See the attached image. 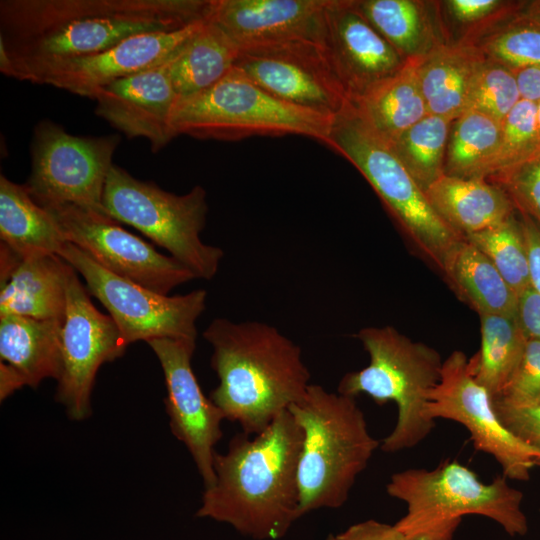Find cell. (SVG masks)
Returning a JSON list of instances; mask_svg holds the SVG:
<instances>
[{"mask_svg":"<svg viewBox=\"0 0 540 540\" xmlns=\"http://www.w3.org/2000/svg\"><path fill=\"white\" fill-rule=\"evenodd\" d=\"M212 0H2L0 70L25 80L64 60L105 51L132 36L207 19Z\"/></svg>","mask_w":540,"mask_h":540,"instance_id":"6da1fadb","label":"cell"},{"mask_svg":"<svg viewBox=\"0 0 540 540\" xmlns=\"http://www.w3.org/2000/svg\"><path fill=\"white\" fill-rule=\"evenodd\" d=\"M302 441L303 432L288 410L256 435H235L225 453L215 452L216 479L205 488L196 516L227 523L256 540L284 537L301 517Z\"/></svg>","mask_w":540,"mask_h":540,"instance_id":"7a4b0ae2","label":"cell"},{"mask_svg":"<svg viewBox=\"0 0 540 540\" xmlns=\"http://www.w3.org/2000/svg\"><path fill=\"white\" fill-rule=\"evenodd\" d=\"M203 338L219 379L209 398L248 435L265 430L312 384L299 345L271 324L219 317Z\"/></svg>","mask_w":540,"mask_h":540,"instance_id":"3957f363","label":"cell"},{"mask_svg":"<svg viewBox=\"0 0 540 540\" xmlns=\"http://www.w3.org/2000/svg\"><path fill=\"white\" fill-rule=\"evenodd\" d=\"M288 411L303 432L298 464L300 516L343 506L380 447L355 397L311 384Z\"/></svg>","mask_w":540,"mask_h":540,"instance_id":"277c9868","label":"cell"},{"mask_svg":"<svg viewBox=\"0 0 540 540\" xmlns=\"http://www.w3.org/2000/svg\"><path fill=\"white\" fill-rule=\"evenodd\" d=\"M386 491L407 506L394 525L408 540H453L467 515L487 517L513 537L528 532L523 493L503 475L484 483L457 460H445L433 469L395 472Z\"/></svg>","mask_w":540,"mask_h":540,"instance_id":"5b68a950","label":"cell"},{"mask_svg":"<svg viewBox=\"0 0 540 540\" xmlns=\"http://www.w3.org/2000/svg\"><path fill=\"white\" fill-rule=\"evenodd\" d=\"M355 336L370 362L361 370L346 373L337 392L351 397L366 394L379 405L389 401L396 404L397 421L380 443L383 452L396 453L417 446L435 427L425 409L427 393L440 380V353L389 325L364 327Z\"/></svg>","mask_w":540,"mask_h":540,"instance_id":"8992f818","label":"cell"},{"mask_svg":"<svg viewBox=\"0 0 540 540\" xmlns=\"http://www.w3.org/2000/svg\"><path fill=\"white\" fill-rule=\"evenodd\" d=\"M325 144L364 176L403 234L442 273L451 251L464 237L436 213L390 143L351 102L334 117Z\"/></svg>","mask_w":540,"mask_h":540,"instance_id":"52a82bcc","label":"cell"},{"mask_svg":"<svg viewBox=\"0 0 540 540\" xmlns=\"http://www.w3.org/2000/svg\"><path fill=\"white\" fill-rule=\"evenodd\" d=\"M333 120L272 96L234 67L210 88L178 100L172 128L176 136L199 139L291 134L325 144Z\"/></svg>","mask_w":540,"mask_h":540,"instance_id":"ba28073f","label":"cell"},{"mask_svg":"<svg viewBox=\"0 0 540 540\" xmlns=\"http://www.w3.org/2000/svg\"><path fill=\"white\" fill-rule=\"evenodd\" d=\"M106 213L126 223L187 267L196 278L212 279L224 252L200 238L208 213L206 191L201 186L176 195L152 182L131 176L123 168L111 167L103 194Z\"/></svg>","mask_w":540,"mask_h":540,"instance_id":"9c48e42d","label":"cell"},{"mask_svg":"<svg viewBox=\"0 0 540 540\" xmlns=\"http://www.w3.org/2000/svg\"><path fill=\"white\" fill-rule=\"evenodd\" d=\"M58 255L83 277L89 294L108 310L127 346L155 338L197 340L196 322L206 309V290L174 296L156 293L109 272L69 242Z\"/></svg>","mask_w":540,"mask_h":540,"instance_id":"30bf717a","label":"cell"},{"mask_svg":"<svg viewBox=\"0 0 540 540\" xmlns=\"http://www.w3.org/2000/svg\"><path fill=\"white\" fill-rule=\"evenodd\" d=\"M119 141V135L75 136L43 120L35 127L32 169L24 186L42 207L72 204L109 216L103 194Z\"/></svg>","mask_w":540,"mask_h":540,"instance_id":"8fae6325","label":"cell"},{"mask_svg":"<svg viewBox=\"0 0 540 540\" xmlns=\"http://www.w3.org/2000/svg\"><path fill=\"white\" fill-rule=\"evenodd\" d=\"M426 415L466 428L474 448L492 456L507 479L527 481L540 466V451L518 439L500 421L488 391L476 380L473 365L459 350L443 360L439 382L427 393Z\"/></svg>","mask_w":540,"mask_h":540,"instance_id":"7c38bea8","label":"cell"},{"mask_svg":"<svg viewBox=\"0 0 540 540\" xmlns=\"http://www.w3.org/2000/svg\"><path fill=\"white\" fill-rule=\"evenodd\" d=\"M43 208L54 218L67 242L117 276L162 295L196 278L176 259L159 253L107 215L72 204Z\"/></svg>","mask_w":540,"mask_h":540,"instance_id":"4fadbf2b","label":"cell"},{"mask_svg":"<svg viewBox=\"0 0 540 540\" xmlns=\"http://www.w3.org/2000/svg\"><path fill=\"white\" fill-rule=\"evenodd\" d=\"M89 295L73 268L61 329V372L56 391V400L73 420L90 415L91 392L100 366L121 357L127 348L115 321L101 313Z\"/></svg>","mask_w":540,"mask_h":540,"instance_id":"5bb4252c","label":"cell"},{"mask_svg":"<svg viewBox=\"0 0 540 540\" xmlns=\"http://www.w3.org/2000/svg\"><path fill=\"white\" fill-rule=\"evenodd\" d=\"M235 68L272 96L331 118L350 103L321 46L314 42L243 48Z\"/></svg>","mask_w":540,"mask_h":540,"instance_id":"9a60e30c","label":"cell"},{"mask_svg":"<svg viewBox=\"0 0 540 540\" xmlns=\"http://www.w3.org/2000/svg\"><path fill=\"white\" fill-rule=\"evenodd\" d=\"M157 356L165 378L164 399L173 435L191 454L204 488L215 482L214 447L222 438V411L201 390L191 361L195 340L155 338L147 341Z\"/></svg>","mask_w":540,"mask_h":540,"instance_id":"2e32d148","label":"cell"},{"mask_svg":"<svg viewBox=\"0 0 540 540\" xmlns=\"http://www.w3.org/2000/svg\"><path fill=\"white\" fill-rule=\"evenodd\" d=\"M320 46L351 103L407 62L365 18L356 0H328Z\"/></svg>","mask_w":540,"mask_h":540,"instance_id":"e0dca14e","label":"cell"},{"mask_svg":"<svg viewBox=\"0 0 540 540\" xmlns=\"http://www.w3.org/2000/svg\"><path fill=\"white\" fill-rule=\"evenodd\" d=\"M207 19L175 31L138 34L100 53L47 65L33 72L27 81L93 99L98 90L110 83L169 59Z\"/></svg>","mask_w":540,"mask_h":540,"instance_id":"ac0fdd59","label":"cell"},{"mask_svg":"<svg viewBox=\"0 0 540 540\" xmlns=\"http://www.w3.org/2000/svg\"><path fill=\"white\" fill-rule=\"evenodd\" d=\"M176 54L158 65L110 83L93 98L99 117L129 138L148 140L153 152L176 137L172 116L178 96L170 75V64Z\"/></svg>","mask_w":540,"mask_h":540,"instance_id":"d6986e66","label":"cell"},{"mask_svg":"<svg viewBox=\"0 0 540 540\" xmlns=\"http://www.w3.org/2000/svg\"><path fill=\"white\" fill-rule=\"evenodd\" d=\"M328 0H212L209 19L240 49L309 41L320 45Z\"/></svg>","mask_w":540,"mask_h":540,"instance_id":"ffe728a7","label":"cell"},{"mask_svg":"<svg viewBox=\"0 0 540 540\" xmlns=\"http://www.w3.org/2000/svg\"><path fill=\"white\" fill-rule=\"evenodd\" d=\"M0 316L64 320L73 267L57 254L18 258L1 247Z\"/></svg>","mask_w":540,"mask_h":540,"instance_id":"44dd1931","label":"cell"},{"mask_svg":"<svg viewBox=\"0 0 540 540\" xmlns=\"http://www.w3.org/2000/svg\"><path fill=\"white\" fill-rule=\"evenodd\" d=\"M63 321L0 316L1 401L24 386L36 388L45 378L58 380Z\"/></svg>","mask_w":540,"mask_h":540,"instance_id":"7402d4cb","label":"cell"},{"mask_svg":"<svg viewBox=\"0 0 540 540\" xmlns=\"http://www.w3.org/2000/svg\"><path fill=\"white\" fill-rule=\"evenodd\" d=\"M373 27L405 60H418L451 42L440 2L420 0H356Z\"/></svg>","mask_w":540,"mask_h":540,"instance_id":"603a6c76","label":"cell"},{"mask_svg":"<svg viewBox=\"0 0 540 540\" xmlns=\"http://www.w3.org/2000/svg\"><path fill=\"white\" fill-rule=\"evenodd\" d=\"M425 194L442 220L462 237L496 226L516 212L508 195L483 178L444 174Z\"/></svg>","mask_w":540,"mask_h":540,"instance_id":"cb8c5ba5","label":"cell"},{"mask_svg":"<svg viewBox=\"0 0 540 540\" xmlns=\"http://www.w3.org/2000/svg\"><path fill=\"white\" fill-rule=\"evenodd\" d=\"M484 58L475 44L454 41L417 60L429 114L455 120L466 110L472 80Z\"/></svg>","mask_w":540,"mask_h":540,"instance_id":"d4e9b609","label":"cell"},{"mask_svg":"<svg viewBox=\"0 0 540 540\" xmlns=\"http://www.w3.org/2000/svg\"><path fill=\"white\" fill-rule=\"evenodd\" d=\"M0 239L20 259L57 254L67 242L54 218L24 185L0 176Z\"/></svg>","mask_w":540,"mask_h":540,"instance_id":"484cf974","label":"cell"},{"mask_svg":"<svg viewBox=\"0 0 540 540\" xmlns=\"http://www.w3.org/2000/svg\"><path fill=\"white\" fill-rule=\"evenodd\" d=\"M442 274L478 315L517 316L519 296L491 261L464 238L448 256Z\"/></svg>","mask_w":540,"mask_h":540,"instance_id":"4316f807","label":"cell"},{"mask_svg":"<svg viewBox=\"0 0 540 540\" xmlns=\"http://www.w3.org/2000/svg\"><path fill=\"white\" fill-rule=\"evenodd\" d=\"M361 117L392 141L429 114L417 76V60H407L394 75L352 102Z\"/></svg>","mask_w":540,"mask_h":540,"instance_id":"83f0119b","label":"cell"},{"mask_svg":"<svg viewBox=\"0 0 540 540\" xmlns=\"http://www.w3.org/2000/svg\"><path fill=\"white\" fill-rule=\"evenodd\" d=\"M239 54L238 45L208 17L171 61L178 100L216 84L235 67Z\"/></svg>","mask_w":540,"mask_h":540,"instance_id":"f1b7e54d","label":"cell"},{"mask_svg":"<svg viewBox=\"0 0 540 540\" xmlns=\"http://www.w3.org/2000/svg\"><path fill=\"white\" fill-rule=\"evenodd\" d=\"M481 346L470 361L476 380L494 399L517 368L528 337L517 316L480 315Z\"/></svg>","mask_w":540,"mask_h":540,"instance_id":"f546056e","label":"cell"},{"mask_svg":"<svg viewBox=\"0 0 540 540\" xmlns=\"http://www.w3.org/2000/svg\"><path fill=\"white\" fill-rule=\"evenodd\" d=\"M501 125L494 118L471 109L453 120L446 148L445 175L477 178L498 147Z\"/></svg>","mask_w":540,"mask_h":540,"instance_id":"4dcf8cb0","label":"cell"},{"mask_svg":"<svg viewBox=\"0 0 540 540\" xmlns=\"http://www.w3.org/2000/svg\"><path fill=\"white\" fill-rule=\"evenodd\" d=\"M453 120L428 114L392 141L398 159L426 191L445 174V156Z\"/></svg>","mask_w":540,"mask_h":540,"instance_id":"1f68e13d","label":"cell"},{"mask_svg":"<svg viewBox=\"0 0 540 540\" xmlns=\"http://www.w3.org/2000/svg\"><path fill=\"white\" fill-rule=\"evenodd\" d=\"M464 239L491 261L518 296L531 287L528 253L517 211L504 222Z\"/></svg>","mask_w":540,"mask_h":540,"instance_id":"d6a6232c","label":"cell"},{"mask_svg":"<svg viewBox=\"0 0 540 540\" xmlns=\"http://www.w3.org/2000/svg\"><path fill=\"white\" fill-rule=\"evenodd\" d=\"M538 152L537 104L521 99L502 122L498 147L477 178L489 179Z\"/></svg>","mask_w":540,"mask_h":540,"instance_id":"836d02e7","label":"cell"},{"mask_svg":"<svg viewBox=\"0 0 540 540\" xmlns=\"http://www.w3.org/2000/svg\"><path fill=\"white\" fill-rule=\"evenodd\" d=\"M474 44L485 57L510 69L540 66V26L519 11Z\"/></svg>","mask_w":540,"mask_h":540,"instance_id":"e575fe53","label":"cell"},{"mask_svg":"<svg viewBox=\"0 0 540 540\" xmlns=\"http://www.w3.org/2000/svg\"><path fill=\"white\" fill-rule=\"evenodd\" d=\"M520 100L513 70L485 57L472 80L466 110L482 112L502 123Z\"/></svg>","mask_w":540,"mask_h":540,"instance_id":"d590c367","label":"cell"},{"mask_svg":"<svg viewBox=\"0 0 540 540\" xmlns=\"http://www.w3.org/2000/svg\"><path fill=\"white\" fill-rule=\"evenodd\" d=\"M453 22L467 28L457 41L474 44L491 29L516 15L523 2L501 0H448L442 2Z\"/></svg>","mask_w":540,"mask_h":540,"instance_id":"8d00e7d4","label":"cell"},{"mask_svg":"<svg viewBox=\"0 0 540 540\" xmlns=\"http://www.w3.org/2000/svg\"><path fill=\"white\" fill-rule=\"evenodd\" d=\"M487 180L499 186L516 211L540 229V152Z\"/></svg>","mask_w":540,"mask_h":540,"instance_id":"74e56055","label":"cell"},{"mask_svg":"<svg viewBox=\"0 0 540 540\" xmlns=\"http://www.w3.org/2000/svg\"><path fill=\"white\" fill-rule=\"evenodd\" d=\"M492 401L526 406L540 401V341L528 338L522 358L511 378Z\"/></svg>","mask_w":540,"mask_h":540,"instance_id":"f35d334b","label":"cell"},{"mask_svg":"<svg viewBox=\"0 0 540 540\" xmlns=\"http://www.w3.org/2000/svg\"><path fill=\"white\" fill-rule=\"evenodd\" d=\"M492 402L503 425L525 444L540 451V401L526 406Z\"/></svg>","mask_w":540,"mask_h":540,"instance_id":"ab89813d","label":"cell"},{"mask_svg":"<svg viewBox=\"0 0 540 540\" xmlns=\"http://www.w3.org/2000/svg\"><path fill=\"white\" fill-rule=\"evenodd\" d=\"M335 540H408L395 526L374 519L365 520L349 526L334 535Z\"/></svg>","mask_w":540,"mask_h":540,"instance_id":"60d3db41","label":"cell"},{"mask_svg":"<svg viewBox=\"0 0 540 540\" xmlns=\"http://www.w3.org/2000/svg\"><path fill=\"white\" fill-rule=\"evenodd\" d=\"M517 317L527 337L540 341V294L532 287L519 295Z\"/></svg>","mask_w":540,"mask_h":540,"instance_id":"b9f144b4","label":"cell"},{"mask_svg":"<svg viewBox=\"0 0 540 540\" xmlns=\"http://www.w3.org/2000/svg\"><path fill=\"white\" fill-rule=\"evenodd\" d=\"M517 213L528 253L531 287L540 294V229L529 217Z\"/></svg>","mask_w":540,"mask_h":540,"instance_id":"7bdbcfd3","label":"cell"},{"mask_svg":"<svg viewBox=\"0 0 540 540\" xmlns=\"http://www.w3.org/2000/svg\"><path fill=\"white\" fill-rule=\"evenodd\" d=\"M517 79L521 99L540 101V66L512 69Z\"/></svg>","mask_w":540,"mask_h":540,"instance_id":"ee69618b","label":"cell"},{"mask_svg":"<svg viewBox=\"0 0 540 540\" xmlns=\"http://www.w3.org/2000/svg\"><path fill=\"white\" fill-rule=\"evenodd\" d=\"M519 15L540 26V0L523 2Z\"/></svg>","mask_w":540,"mask_h":540,"instance_id":"f6af8a7d","label":"cell"},{"mask_svg":"<svg viewBox=\"0 0 540 540\" xmlns=\"http://www.w3.org/2000/svg\"><path fill=\"white\" fill-rule=\"evenodd\" d=\"M537 104V128H538V134H539V140H540V101L536 103Z\"/></svg>","mask_w":540,"mask_h":540,"instance_id":"bcb514c9","label":"cell"},{"mask_svg":"<svg viewBox=\"0 0 540 540\" xmlns=\"http://www.w3.org/2000/svg\"><path fill=\"white\" fill-rule=\"evenodd\" d=\"M326 540H335L334 535H329Z\"/></svg>","mask_w":540,"mask_h":540,"instance_id":"7dc6e473","label":"cell"}]
</instances>
